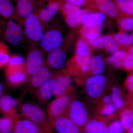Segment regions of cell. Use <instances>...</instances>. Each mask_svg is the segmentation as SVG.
I'll return each mask as SVG.
<instances>
[{
	"mask_svg": "<svg viewBox=\"0 0 133 133\" xmlns=\"http://www.w3.org/2000/svg\"><path fill=\"white\" fill-rule=\"evenodd\" d=\"M15 20L0 17V37L13 46L19 45L23 38L21 24Z\"/></svg>",
	"mask_w": 133,
	"mask_h": 133,
	"instance_id": "cell-1",
	"label": "cell"
},
{
	"mask_svg": "<svg viewBox=\"0 0 133 133\" xmlns=\"http://www.w3.org/2000/svg\"><path fill=\"white\" fill-rule=\"evenodd\" d=\"M24 33L31 42H41L44 33L42 22L37 13L30 15L24 20Z\"/></svg>",
	"mask_w": 133,
	"mask_h": 133,
	"instance_id": "cell-2",
	"label": "cell"
},
{
	"mask_svg": "<svg viewBox=\"0 0 133 133\" xmlns=\"http://www.w3.org/2000/svg\"><path fill=\"white\" fill-rule=\"evenodd\" d=\"M21 111L22 115L38 125L46 129L52 128L42 110L31 104L22 105Z\"/></svg>",
	"mask_w": 133,
	"mask_h": 133,
	"instance_id": "cell-3",
	"label": "cell"
},
{
	"mask_svg": "<svg viewBox=\"0 0 133 133\" xmlns=\"http://www.w3.org/2000/svg\"><path fill=\"white\" fill-rule=\"evenodd\" d=\"M66 115L81 130L89 120L85 107L78 100L72 101Z\"/></svg>",
	"mask_w": 133,
	"mask_h": 133,
	"instance_id": "cell-4",
	"label": "cell"
},
{
	"mask_svg": "<svg viewBox=\"0 0 133 133\" xmlns=\"http://www.w3.org/2000/svg\"><path fill=\"white\" fill-rule=\"evenodd\" d=\"M72 101L71 97L69 95L58 97L54 99L47 109V117L49 123L57 117L66 115Z\"/></svg>",
	"mask_w": 133,
	"mask_h": 133,
	"instance_id": "cell-5",
	"label": "cell"
},
{
	"mask_svg": "<svg viewBox=\"0 0 133 133\" xmlns=\"http://www.w3.org/2000/svg\"><path fill=\"white\" fill-rule=\"evenodd\" d=\"M107 81L106 77L102 74L94 75L87 79L85 91L89 97L96 99L100 97L104 91Z\"/></svg>",
	"mask_w": 133,
	"mask_h": 133,
	"instance_id": "cell-6",
	"label": "cell"
},
{
	"mask_svg": "<svg viewBox=\"0 0 133 133\" xmlns=\"http://www.w3.org/2000/svg\"><path fill=\"white\" fill-rule=\"evenodd\" d=\"M53 76L50 69L47 66L43 65L29 76L27 79V87L31 92L35 94L38 88L51 79Z\"/></svg>",
	"mask_w": 133,
	"mask_h": 133,
	"instance_id": "cell-7",
	"label": "cell"
},
{
	"mask_svg": "<svg viewBox=\"0 0 133 133\" xmlns=\"http://www.w3.org/2000/svg\"><path fill=\"white\" fill-rule=\"evenodd\" d=\"M63 41V38L61 32L57 29H52L44 33L40 43L42 49L49 52L60 48Z\"/></svg>",
	"mask_w": 133,
	"mask_h": 133,
	"instance_id": "cell-8",
	"label": "cell"
},
{
	"mask_svg": "<svg viewBox=\"0 0 133 133\" xmlns=\"http://www.w3.org/2000/svg\"><path fill=\"white\" fill-rule=\"evenodd\" d=\"M91 57L76 55L66 63L70 72L74 76L79 73L87 74L90 72Z\"/></svg>",
	"mask_w": 133,
	"mask_h": 133,
	"instance_id": "cell-9",
	"label": "cell"
},
{
	"mask_svg": "<svg viewBox=\"0 0 133 133\" xmlns=\"http://www.w3.org/2000/svg\"><path fill=\"white\" fill-rule=\"evenodd\" d=\"M52 128L58 133H81V129L66 115L57 117L50 122Z\"/></svg>",
	"mask_w": 133,
	"mask_h": 133,
	"instance_id": "cell-10",
	"label": "cell"
},
{
	"mask_svg": "<svg viewBox=\"0 0 133 133\" xmlns=\"http://www.w3.org/2000/svg\"><path fill=\"white\" fill-rule=\"evenodd\" d=\"M13 133H54L52 128L46 129L28 119H19L16 121Z\"/></svg>",
	"mask_w": 133,
	"mask_h": 133,
	"instance_id": "cell-11",
	"label": "cell"
},
{
	"mask_svg": "<svg viewBox=\"0 0 133 133\" xmlns=\"http://www.w3.org/2000/svg\"><path fill=\"white\" fill-rule=\"evenodd\" d=\"M16 20H25L33 13H37L38 6L36 0H16Z\"/></svg>",
	"mask_w": 133,
	"mask_h": 133,
	"instance_id": "cell-12",
	"label": "cell"
},
{
	"mask_svg": "<svg viewBox=\"0 0 133 133\" xmlns=\"http://www.w3.org/2000/svg\"><path fill=\"white\" fill-rule=\"evenodd\" d=\"M55 82L54 95L58 97L68 95L72 90L71 78L66 72L59 73L53 76Z\"/></svg>",
	"mask_w": 133,
	"mask_h": 133,
	"instance_id": "cell-13",
	"label": "cell"
},
{
	"mask_svg": "<svg viewBox=\"0 0 133 133\" xmlns=\"http://www.w3.org/2000/svg\"><path fill=\"white\" fill-rule=\"evenodd\" d=\"M62 4L60 0H52L39 10L37 14L42 23H49L52 21L61 9Z\"/></svg>",
	"mask_w": 133,
	"mask_h": 133,
	"instance_id": "cell-14",
	"label": "cell"
},
{
	"mask_svg": "<svg viewBox=\"0 0 133 133\" xmlns=\"http://www.w3.org/2000/svg\"><path fill=\"white\" fill-rule=\"evenodd\" d=\"M18 101L9 95L3 96L0 99V108L6 117L17 120L21 118L17 111Z\"/></svg>",
	"mask_w": 133,
	"mask_h": 133,
	"instance_id": "cell-15",
	"label": "cell"
},
{
	"mask_svg": "<svg viewBox=\"0 0 133 133\" xmlns=\"http://www.w3.org/2000/svg\"><path fill=\"white\" fill-rule=\"evenodd\" d=\"M44 57L43 53L39 50L34 49L28 55L25 71L28 76H29L43 65Z\"/></svg>",
	"mask_w": 133,
	"mask_h": 133,
	"instance_id": "cell-16",
	"label": "cell"
},
{
	"mask_svg": "<svg viewBox=\"0 0 133 133\" xmlns=\"http://www.w3.org/2000/svg\"><path fill=\"white\" fill-rule=\"evenodd\" d=\"M95 8L105 15L115 18L121 12L114 0H92Z\"/></svg>",
	"mask_w": 133,
	"mask_h": 133,
	"instance_id": "cell-17",
	"label": "cell"
},
{
	"mask_svg": "<svg viewBox=\"0 0 133 133\" xmlns=\"http://www.w3.org/2000/svg\"><path fill=\"white\" fill-rule=\"evenodd\" d=\"M47 63L52 69H63L66 64V55L64 50L59 48L50 51L47 58Z\"/></svg>",
	"mask_w": 133,
	"mask_h": 133,
	"instance_id": "cell-18",
	"label": "cell"
},
{
	"mask_svg": "<svg viewBox=\"0 0 133 133\" xmlns=\"http://www.w3.org/2000/svg\"><path fill=\"white\" fill-rule=\"evenodd\" d=\"M55 82L52 78L38 88L35 94L36 97L41 104L48 103L54 95Z\"/></svg>",
	"mask_w": 133,
	"mask_h": 133,
	"instance_id": "cell-19",
	"label": "cell"
},
{
	"mask_svg": "<svg viewBox=\"0 0 133 133\" xmlns=\"http://www.w3.org/2000/svg\"><path fill=\"white\" fill-rule=\"evenodd\" d=\"M89 12L88 9H81L75 14L65 18L66 25L71 29L75 28L78 26L83 25Z\"/></svg>",
	"mask_w": 133,
	"mask_h": 133,
	"instance_id": "cell-20",
	"label": "cell"
},
{
	"mask_svg": "<svg viewBox=\"0 0 133 133\" xmlns=\"http://www.w3.org/2000/svg\"><path fill=\"white\" fill-rule=\"evenodd\" d=\"M108 127L105 122L101 120H89L83 128L88 133H108Z\"/></svg>",
	"mask_w": 133,
	"mask_h": 133,
	"instance_id": "cell-21",
	"label": "cell"
},
{
	"mask_svg": "<svg viewBox=\"0 0 133 133\" xmlns=\"http://www.w3.org/2000/svg\"><path fill=\"white\" fill-rule=\"evenodd\" d=\"M104 28V23L93 26H83L80 30V35L81 37L87 41L95 39L101 36Z\"/></svg>",
	"mask_w": 133,
	"mask_h": 133,
	"instance_id": "cell-22",
	"label": "cell"
},
{
	"mask_svg": "<svg viewBox=\"0 0 133 133\" xmlns=\"http://www.w3.org/2000/svg\"><path fill=\"white\" fill-rule=\"evenodd\" d=\"M97 49H105L108 52L113 54L118 50V47L113 36L106 35L100 37L98 42Z\"/></svg>",
	"mask_w": 133,
	"mask_h": 133,
	"instance_id": "cell-23",
	"label": "cell"
},
{
	"mask_svg": "<svg viewBox=\"0 0 133 133\" xmlns=\"http://www.w3.org/2000/svg\"><path fill=\"white\" fill-rule=\"evenodd\" d=\"M25 64L24 59L21 56L12 55L10 56L8 62L5 66V72L24 71Z\"/></svg>",
	"mask_w": 133,
	"mask_h": 133,
	"instance_id": "cell-24",
	"label": "cell"
},
{
	"mask_svg": "<svg viewBox=\"0 0 133 133\" xmlns=\"http://www.w3.org/2000/svg\"><path fill=\"white\" fill-rule=\"evenodd\" d=\"M0 17L16 20L15 9L11 0H0Z\"/></svg>",
	"mask_w": 133,
	"mask_h": 133,
	"instance_id": "cell-25",
	"label": "cell"
},
{
	"mask_svg": "<svg viewBox=\"0 0 133 133\" xmlns=\"http://www.w3.org/2000/svg\"><path fill=\"white\" fill-rule=\"evenodd\" d=\"M106 67V62L101 56L97 55L91 57L90 72L92 76L102 74L105 71Z\"/></svg>",
	"mask_w": 133,
	"mask_h": 133,
	"instance_id": "cell-26",
	"label": "cell"
},
{
	"mask_svg": "<svg viewBox=\"0 0 133 133\" xmlns=\"http://www.w3.org/2000/svg\"><path fill=\"white\" fill-rule=\"evenodd\" d=\"M5 74L9 83L14 86L21 85L26 81L28 76L25 71L5 72Z\"/></svg>",
	"mask_w": 133,
	"mask_h": 133,
	"instance_id": "cell-27",
	"label": "cell"
},
{
	"mask_svg": "<svg viewBox=\"0 0 133 133\" xmlns=\"http://www.w3.org/2000/svg\"><path fill=\"white\" fill-rule=\"evenodd\" d=\"M106 17V15L100 11L89 12L86 17L83 26H93L104 23Z\"/></svg>",
	"mask_w": 133,
	"mask_h": 133,
	"instance_id": "cell-28",
	"label": "cell"
},
{
	"mask_svg": "<svg viewBox=\"0 0 133 133\" xmlns=\"http://www.w3.org/2000/svg\"><path fill=\"white\" fill-rule=\"evenodd\" d=\"M90 45L88 41L81 37L77 41L76 48V55L82 56H91Z\"/></svg>",
	"mask_w": 133,
	"mask_h": 133,
	"instance_id": "cell-29",
	"label": "cell"
},
{
	"mask_svg": "<svg viewBox=\"0 0 133 133\" xmlns=\"http://www.w3.org/2000/svg\"><path fill=\"white\" fill-rule=\"evenodd\" d=\"M120 121L127 132L133 124V111L132 109H127L121 114Z\"/></svg>",
	"mask_w": 133,
	"mask_h": 133,
	"instance_id": "cell-30",
	"label": "cell"
},
{
	"mask_svg": "<svg viewBox=\"0 0 133 133\" xmlns=\"http://www.w3.org/2000/svg\"><path fill=\"white\" fill-rule=\"evenodd\" d=\"M17 120L6 116L0 118V133H13Z\"/></svg>",
	"mask_w": 133,
	"mask_h": 133,
	"instance_id": "cell-31",
	"label": "cell"
},
{
	"mask_svg": "<svg viewBox=\"0 0 133 133\" xmlns=\"http://www.w3.org/2000/svg\"><path fill=\"white\" fill-rule=\"evenodd\" d=\"M10 56L8 46L5 43L0 41V70L7 64Z\"/></svg>",
	"mask_w": 133,
	"mask_h": 133,
	"instance_id": "cell-32",
	"label": "cell"
},
{
	"mask_svg": "<svg viewBox=\"0 0 133 133\" xmlns=\"http://www.w3.org/2000/svg\"><path fill=\"white\" fill-rule=\"evenodd\" d=\"M121 12L128 15H133V0H114Z\"/></svg>",
	"mask_w": 133,
	"mask_h": 133,
	"instance_id": "cell-33",
	"label": "cell"
},
{
	"mask_svg": "<svg viewBox=\"0 0 133 133\" xmlns=\"http://www.w3.org/2000/svg\"><path fill=\"white\" fill-rule=\"evenodd\" d=\"M114 38L117 44L122 46H127L132 45L133 40L131 35L126 33H116Z\"/></svg>",
	"mask_w": 133,
	"mask_h": 133,
	"instance_id": "cell-34",
	"label": "cell"
},
{
	"mask_svg": "<svg viewBox=\"0 0 133 133\" xmlns=\"http://www.w3.org/2000/svg\"><path fill=\"white\" fill-rule=\"evenodd\" d=\"M112 102L118 109H121L125 105V101L122 97L121 92L119 89L117 87L112 89L111 95Z\"/></svg>",
	"mask_w": 133,
	"mask_h": 133,
	"instance_id": "cell-35",
	"label": "cell"
},
{
	"mask_svg": "<svg viewBox=\"0 0 133 133\" xmlns=\"http://www.w3.org/2000/svg\"><path fill=\"white\" fill-rule=\"evenodd\" d=\"M81 9V7L69 3L65 2L62 4L61 9L63 14L66 18L67 17L75 14Z\"/></svg>",
	"mask_w": 133,
	"mask_h": 133,
	"instance_id": "cell-36",
	"label": "cell"
},
{
	"mask_svg": "<svg viewBox=\"0 0 133 133\" xmlns=\"http://www.w3.org/2000/svg\"><path fill=\"white\" fill-rule=\"evenodd\" d=\"M122 65L128 70H133V46L129 50L123 60Z\"/></svg>",
	"mask_w": 133,
	"mask_h": 133,
	"instance_id": "cell-37",
	"label": "cell"
},
{
	"mask_svg": "<svg viewBox=\"0 0 133 133\" xmlns=\"http://www.w3.org/2000/svg\"><path fill=\"white\" fill-rule=\"evenodd\" d=\"M123 126L119 120H115L111 122L108 127V133H125Z\"/></svg>",
	"mask_w": 133,
	"mask_h": 133,
	"instance_id": "cell-38",
	"label": "cell"
},
{
	"mask_svg": "<svg viewBox=\"0 0 133 133\" xmlns=\"http://www.w3.org/2000/svg\"><path fill=\"white\" fill-rule=\"evenodd\" d=\"M122 29L125 31L133 30V17H127L122 19L119 23Z\"/></svg>",
	"mask_w": 133,
	"mask_h": 133,
	"instance_id": "cell-39",
	"label": "cell"
},
{
	"mask_svg": "<svg viewBox=\"0 0 133 133\" xmlns=\"http://www.w3.org/2000/svg\"><path fill=\"white\" fill-rule=\"evenodd\" d=\"M60 1L63 3L65 2L69 3L81 7V6H84V5L87 6L88 7V8L91 6H92L95 7L92 0H60Z\"/></svg>",
	"mask_w": 133,
	"mask_h": 133,
	"instance_id": "cell-40",
	"label": "cell"
},
{
	"mask_svg": "<svg viewBox=\"0 0 133 133\" xmlns=\"http://www.w3.org/2000/svg\"><path fill=\"white\" fill-rule=\"evenodd\" d=\"M116 107L113 103L105 105L101 111V114L104 116H110L115 112Z\"/></svg>",
	"mask_w": 133,
	"mask_h": 133,
	"instance_id": "cell-41",
	"label": "cell"
},
{
	"mask_svg": "<svg viewBox=\"0 0 133 133\" xmlns=\"http://www.w3.org/2000/svg\"><path fill=\"white\" fill-rule=\"evenodd\" d=\"M107 61L109 64L118 69L121 67L123 64V61L116 59L112 56L108 57L107 58Z\"/></svg>",
	"mask_w": 133,
	"mask_h": 133,
	"instance_id": "cell-42",
	"label": "cell"
},
{
	"mask_svg": "<svg viewBox=\"0 0 133 133\" xmlns=\"http://www.w3.org/2000/svg\"><path fill=\"white\" fill-rule=\"evenodd\" d=\"M127 53L124 51L118 50L116 52L113 53L112 56L116 59L123 61L127 56Z\"/></svg>",
	"mask_w": 133,
	"mask_h": 133,
	"instance_id": "cell-43",
	"label": "cell"
},
{
	"mask_svg": "<svg viewBox=\"0 0 133 133\" xmlns=\"http://www.w3.org/2000/svg\"><path fill=\"white\" fill-rule=\"evenodd\" d=\"M126 85L129 90L133 93V75L129 76L126 81Z\"/></svg>",
	"mask_w": 133,
	"mask_h": 133,
	"instance_id": "cell-44",
	"label": "cell"
},
{
	"mask_svg": "<svg viewBox=\"0 0 133 133\" xmlns=\"http://www.w3.org/2000/svg\"><path fill=\"white\" fill-rule=\"evenodd\" d=\"M99 37L95 38V39L88 40L87 41H88V43L89 44L91 47H92L94 49H97L98 42Z\"/></svg>",
	"mask_w": 133,
	"mask_h": 133,
	"instance_id": "cell-45",
	"label": "cell"
},
{
	"mask_svg": "<svg viewBox=\"0 0 133 133\" xmlns=\"http://www.w3.org/2000/svg\"><path fill=\"white\" fill-rule=\"evenodd\" d=\"M51 1L52 0H36L37 3L39 10L44 6V2H49Z\"/></svg>",
	"mask_w": 133,
	"mask_h": 133,
	"instance_id": "cell-46",
	"label": "cell"
},
{
	"mask_svg": "<svg viewBox=\"0 0 133 133\" xmlns=\"http://www.w3.org/2000/svg\"><path fill=\"white\" fill-rule=\"evenodd\" d=\"M103 102L104 104L106 105L112 103V99L111 96L105 95L103 98Z\"/></svg>",
	"mask_w": 133,
	"mask_h": 133,
	"instance_id": "cell-47",
	"label": "cell"
},
{
	"mask_svg": "<svg viewBox=\"0 0 133 133\" xmlns=\"http://www.w3.org/2000/svg\"><path fill=\"white\" fill-rule=\"evenodd\" d=\"M126 132L127 133H133V124Z\"/></svg>",
	"mask_w": 133,
	"mask_h": 133,
	"instance_id": "cell-48",
	"label": "cell"
},
{
	"mask_svg": "<svg viewBox=\"0 0 133 133\" xmlns=\"http://www.w3.org/2000/svg\"><path fill=\"white\" fill-rule=\"evenodd\" d=\"M3 87L2 84L0 83V97L2 94L3 91Z\"/></svg>",
	"mask_w": 133,
	"mask_h": 133,
	"instance_id": "cell-49",
	"label": "cell"
},
{
	"mask_svg": "<svg viewBox=\"0 0 133 133\" xmlns=\"http://www.w3.org/2000/svg\"><path fill=\"white\" fill-rule=\"evenodd\" d=\"M131 36H132V39L133 40V30L132 33V35H131Z\"/></svg>",
	"mask_w": 133,
	"mask_h": 133,
	"instance_id": "cell-50",
	"label": "cell"
},
{
	"mask_svg": "<svg viewBox=\"0 0 133 133\" xmlns=\"http://www.w3.org/2000/svg\"><path fill=\"white\" fill-rule=\"evenodd\" d=\"M81 133H88L86 132H84V131H83V132H82Z\"/></svg>",
	"mask_w": 133,
	"mask_h": 133,
	"instance_id": "cell-51",
	"label": "cell"
},
{
	"mask_svg": "<svg viewBox=\"0 0 133 133\" xmlns=\"http://www.w3.org/2000/svg\"></svg>",
	"mask_w": 133,
	"mask_h": 133,
	"instance_id": "cell-52",
	"label": "cell"
}]
</instances>
